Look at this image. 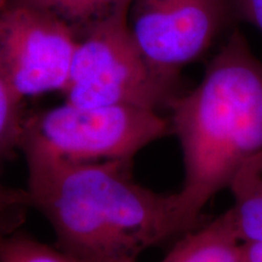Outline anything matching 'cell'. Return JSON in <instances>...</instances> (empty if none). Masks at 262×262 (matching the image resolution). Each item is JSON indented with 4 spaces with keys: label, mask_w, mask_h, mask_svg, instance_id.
<instances>
[{
    "label": "cell",
    "mask_w": 262,
    "mask_h": 262,
    "mask_svg": "<svg viewBox=\"0 0 262 262\" xmlns=\"http://www.w3.org/2000/svg\"><path fill=\"white\" fill-rule=\"evenodd\" d=\"M242 262H262V242H242Z\"/></svg>",
    "instance_id": "14"
},
{
    "label": "cell",
    "mask_w": 262,
    "mask_h": 262,
    "mask_svg": "<svg viewBox=\"0 0 262 262\" xmlns=\"http://www.w3.org/2000/svg\"><path fill=\"white\" fill-rule=\"evenodd\" d=\"M77 32L57 16L8 3L0 11V71L21 98L63 93Z\"/></svg>",
    "instance_id": "5"
},
{
    "label": "cell",
    "mask_w": 262,
    "mask_h": 262,
    "mask_svg": "<svg viewBox=\"0 0 262 262\" xmlns=\"http://www.w3.org/2000/svg\"><path fill=\"white\" fill-rule=\"evenodd\" d=\"M159 111L135 106L83 107L67 101L25 119L18 149L25 160L83 164L133 162L169 135Z\"/></svg>",
    "instance_id": "3"
},
{
    "label": "cell",
    "mask_w": 262,
    "mask_h": 262,
    "mask_svg": "<svg viewBox=\"0 0 262 262\" xmlns=\"http://www.w3.org/2000/svg\"><path fill=\"white\" fill-rule=\"evenodd\" d=\"M0 262H85L57 245H49L19 232L0 241Z\"/></svg>",
    "instance_id": "10"
},
{
    "label": "cell",
    "mask_w": 262,
    "mask_h": 262,
    "mask_svg": "<svg viewBox=\"0 0 262 262\" xmlns=\"http://www.w3.org/2000/svg\"><path fill=\"white\" fill-rule=\"evenodd\" d=\"M131 163L26 160L29 205L50 225L55 245L85 262H136L187 232L178 194L143 187Z\"/></svg>",
    "instance_id": "1"
},
{
    "label": "cell",
    "mask_w": 262,
    "mask_h": 262,
    "mask_svg": "<svg viewBox=\"0 0 262 262\" xmlns=\"http://www.w3.org/2000/svg\"><path fill=\"white\" fill-rule=\"evenodd\" d=\"M235 11L262 32V0H228Z\"/></svg>",
    "instance_id": "13"
},
{
    "label": "cell",
    "mask_w": 262,
    "mask_h": 262,
    "mask_svg": "<svg viewBox=\"0 0 262 262\" xmlns=\"http://www.w3.org/2000/svg\"><path fill=\"white\" fill-rule=\"evenodd\" d=\"M229 208L241 242H262V149L242 164L229 182Z\"/></svg>",
    "instance_id": "8"
},
{
    "label": "cell",
    "mask_w": 262,
    "mask_h": 262,
    "mask_svg": "<svg viewBox=\"0 0 262 262\" xmlns=\"http://www.w3.org/2000/svg\"><path fill=\"white\" fill-rule=\"evenodd\" d=\"M15 4L28 5L57 16L75 29L103 17L130 0H9Z\"/></svg>",
    "instance_id": "9"
},
{
    "label": "cell",
    "mask_w": 262,
    "mask_h": 262,
    "mask_svg": "<svg viewBox=\"0 0 262 262\" xmlns=\"http://www.w3.org/2000/svg\"><path fill=\"white\" fill-rule=\"evenodd\" d=\"M226 10L227 0H130L127 24L148 64L173 83L214 40Z\"/></svg>",
    "instance_id": "6"
},
{
    "label": "cell",
    "mask_w": 262,
    "mask_h": 262,
    "mask_svg": "<svg viewBox=\"0 0 262 262\" xmlns=\"http://www.w3.org/2000/svg\"><path fill=\"white\" fill-rule=\"evenodd\" d=\"M8 3H9V0H0V11H2V10L4 9L6 5H8Z\"/></svg>",
    "instance_id": "15"
},
{
    "label": "cell",
    "mask_w": 262,
    "mask_h": 262,
    "mask_svg": "<svg viewBox=\"0 0 262 262\" xmlns=\"http://www.w3.org/2000/svg\"><path fill=\"white\" fill-rule=\"evenodd\" d=\"M168 107L182 152L185 178L176 194L188 232L242 164L262 149V61L235 32L198 86Z\"/></svg>",
    "instance_id": "2"
},
{
    "label": "cell",
    "mask_w": 262,
    "mask_h": 262,
    "mask_svg": "<svg viewBox=\"0 0 262 262\" xmlns=\"http://www.w3.org/2000/svg\"><path fill=\"white\" fill-rule=\"evenodd\" d=\"M129 5L119 6L77 31V45L63 94L83 107L135 106L159 111L175 97L172 81L143 57L127 24Z\"/></svg>",
    "instance_id": "4"
},
{
    "label": "cell",
    "mask_w": 262,
    "mask_h": 262,
    "mask_svg": "<svg viewBox=\"0 0 262 262\" xmlns=\"http://www.w3.org/2000/svg\"><path fill=\"white\" fill-rule=\"evenodd\" d=\"M31 208L27 192L6 187L0 180V241L17 232Z\"/></svg>",
    "instance_id": "12"
},
{
    "label": "cell",
    "mask_w": 262,
    "mask_h": 262,
    "mask_svg": "<svg viewBox=\"0 0 262 262\" xmlns=\"http://www.w3.org/2000/svg\"><path fill=\"white\" fill-rule=\"evenodd\" d=\"M22 100L0 71V160L18 148L25 118Z\"/></svg>",
    "instance_id": "11"
},
{
    "label": "cell",
    "mask_w": 262,
    "mask_h": 262,
    "mask_svg": "<svg viewBox=\"0 0 262 262\" xmlns=\"http://www.w3.org/2000/svg\"><path fill=\"white\" fill-rule=\"evenodd\" d=\"M160 262H242V242L229 209L182 234Z\"/></svg>",
    "instance_id": "7"
}]
</instances>
